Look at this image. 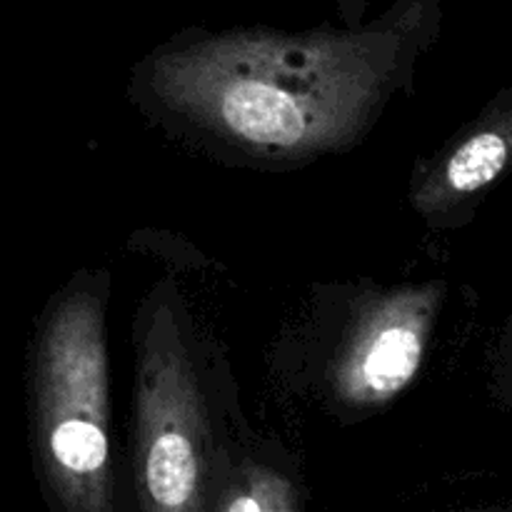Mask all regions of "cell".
<instances>
[{"instance_id": "cell-1", "label": "cell", "mask_w": 512, "mask_h": 512, "mask_svg": "<svg viewBox=\"0 0 512 512\" xmlns=\"http://www.w3.org/2000/svg\"><path fill=\"white\" fill-rule=\"evenodd\" d=\"M145 478L155 505L165 510L188 508L195 493V458L190 440L175 430L160 435L148 453Z\"/></svg>"}, {"instance_id": "cell-2", "label": "cell", "mask_w": 512, "mask_h": 512, "mask_svg": "<svg viewBox=\"0 0 512 512\" xmlns=\"http://www.w3.org/2000/svg\"><path fill=\"white\" fill-rule=\"evenodd\" d=\"M420 350L423 348L415 330L403 325L380 330L378 338L365 350L363 368H360L363 383L378 395L398 393L418 370Z\"/></svg>"}, {"instance_id": "cell-3", "label": "cell", "mask_w": 512, "mask_h": 512, "mask_svg": "<svg viewBox=\"0 0 512 512\" xmlns=\"http://www.w3.org/2000/svg\"><path fill=\"white\" fill-rule=\"evenodd\" d=\"M508 160V140L495 130L470 138L448 163V183L458 193H475L493 183Z\"/></svg>"}, {"instance_id": "cell-4", "label": "cell", "mask_w": 512, "mask_h": 512, "mask_svg": "<svg viewBox=\"0 0 512 512\" xmlns=\"http://www.w3.org/2000/svg\"><path fill=\"white\" fill-rule=\"evenodd\" d=\"M50 448L60 468L75 475L100 473L108 460V440L103 428L88 418H68L55 425Z\"/></svg>"}]
</instances>
